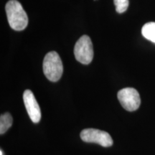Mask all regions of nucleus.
Here are the masks:
<instances>
[{"mask_svg": "<svg viewBox=\"0 0 155 155\" xmlns=\"http://www.w3.org/2000/svg\"><path fill=\"white\" fill-rule=\"evenodd\" d=\"M5 11L11 28L16 31H21L26 28L28 24V15L18 1H9L5 6Z\"/></svg>", "mask_w": 155, "mask_h": 155, "instance_id": "f257e3e1", "label": "nucleus"}, {"mask_svg": "<svg viewBox=\"0 0 155 155\" xmlns=\"http://www.w3.org/2000/svg\"><path fill=\"white\" fill-rule=\"evenodd\" d=\"M42 68L45 75L49 81L57 82L61 79L63 72V66L61 57L55 51L50 52L45 56Z\"/></svg>", "mask_w": 155, "mask_h": 155, "instance_id": "f03ea898", "label": "nucleus"}, {"mask_svg": "<svg viewBox=\"0 0 155 155\" xmlns=\"http://www.w3.org/2000/svg\"><path fill=\"white\" fill-rule=\"evenodd\" d=\"M75 59L81 63L88 65L94 58V48L91 40L88 35H83L78 40L74 47Z\"/></svg>", "mask_w": 155, "mask_h": 155, "instance_id": "7ed1b4c3", "label": "nucleus"}, {"mask_svg": "<svg viewBox=\"0 0 155 155\" xmlns=\"http://www.w3.org/2000/svg\"><path fill=\"white\" fill-rule=\"evenodd\" d=\"M80 137L85 142L95 143L104 147H109L113 145V139L106 131L96 129H86L81 132Z\"/></svg>", "mask_w": 155, "mask_h": 155, "instance_id": "20e7f679", "label": "nucleus"}, {"mask_svg": "<svg viewBox=\"0 0 155 155\" xmlns=\"http://www.w3.org/2000/svg\"><path fill=\"white\" fill-rule=\"evenodd\" d=\"M118 99L124 109L128 111L137 110L141 104L139 94L133 88H125L120 90L117 94Z\"/></svg>", "mask_w": 155, "mask_h": 155, "instance_id": "39448f33", "label": "nucleus"}, {"mask_svg": "<svg viewBox=\"0 0 155 155\" xmlns=\"http://www.w3.org/2000/svg\"><path fill=\"white\" fill-rule=\"evenodd\" d=\"M23 101L31 121L35 124L39 123L41 119V111L33 93L30 90L25 91Z\"/></svg>", "mask_w": 155, "mask_h": 155, "instance_id": "423d86ee", "label": "nucleus"}, {"mask_svg": "<svg viewBox=\"0 0 155 155\" xmlns=\"http://www.w3.org/2000/svg\"><path fill=\"white\" fill-rule=\"evenodd\" d=\"M141 34L147 40L155 43V22H147L141 29Z\"/></svg>", "mask_w": 155, "mask_h": 155, "instance_id": "0eeeda50", "label": "nucleus"}, {"mask_svg": "<svg viewBox=\"0 0 155 155\" xmlns=\"http://www.w3.org/2000/svg\"><path fill=\"white\" fill-rule=\"evenodd\" d=\"M13 119L9 113L4 114L0 117V134H3L12 127Z\"/></svg>", "mask_w": 155, "mask_h": 155, "instance_id": "6e6552de", "label": "nucleus"}, {"mask_svg": "<svg viewBox=\"0 0 155 155\" xmlns=\"http://www.w3.org/2000/svg\"><path fill=\"white\" fill-rule=\"evenodd\" d=\"M116 7V11L119 14L125 12L129 7V0H114Z\"/></svg>", "mask_w": 155, "mask_h": 155, "instance_id": "1a4fd4ad", "label": "nucleus"}, {"mask_svg": "<svg viewBox=\"0 0 155 155\" xmlns=\"http://www.w3.org/2000/svg\"><path fill=\"white\" fill-rule=\"evenodd\" d=\"M0 155H4V152L2 150H0Z\"/></svg>", "mask_w": 155, "mask_h": 155, "instance_id": "9d476101", "label": "nucleus"}]
</instances>
